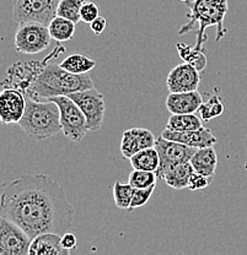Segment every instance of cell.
Masks as SVG:
<instances>
[{
	"label": "cell",
	"instance_id": "6da1fadb",
	"mask_svg": "<svg viewBox=\"0 0 247 255\" xmlns=\"http://www.w3.org/2000/svg\"><path fill=\"white\" fill-rule=\"evenodd\" d=\"M74 214L64 188L48 174H25L2 185L0 217L16 223L31 239L43 233L63 236Z\"/></svg>",
	"mask_w": 247,
	"mask_h": 255
},
{
	"label": "cell",
	"instance_id": "7a4b0ae2",
	"mask_svg": "<svg viewBox=\"0 0 247 255\" xmlns=\"http://www.w3.org/2000/svg\"><path fill=\"white\" fill-rule=\"evenodd\" d=\"M187 5L190 7L188 21L180 28L179 36L196 31L197 39L195 48L199 50H203L204 44L208 41L207 28L217 27V42H220L227 36L228 30L224 26V21L229 9L228 0H193L188 1Z\"/></svg>",
	"mask_w": 247,
	"mask_h": 255
},
{
	"label": "cell",
	"instance_id": "3957f363",
	"mask_svg": "<svg viewBox=\"0 0 247 255\" xmlns=\"http://www.w3.org/2000/svg\"><path fill=\"white\" fill-rule=\"evenodd\" d=\"M94 87V82L87 74H73L57 64L43 66L33 80L26 98H46L49 100L58 96H69L74 92L84 91Z\"/></svg>",
	"mask_w": 247,
	"mask_h": 255
},
{
	"label": "cell",
	"instance_id": "277c9868",
	"mask_svg": "<svg viewBox=\"0 0 247 255\" xmlns=\"http://www.w3.org/2000/svg\"><path fill=\"white\" fill-rule=\"evenodd\" d=\"M21 129L34 140H46L62 131L60 112L52 101L39 102L28 97L26 110L18 123Z\"/></svg>",
	"mask_w": 247,
	"mask_h": 255
},
{
	"label": "cell",
	"instance_id": "5b68a950",
	"mask_svg": "<svg viewBox=\"0 0 247 255\" xmlns=\"http://www.w3.org/2000/svg\"><path fill=\"white\" fill-rule=\"evenodd\" d=\"M49 101L54 102L59 108L62 131L65 137L71 141L80 142L86 132L90 131L86 117L82 113L80 107L69 96L52 97Z\"/></svg>",
	"mask_w": 247,
	"mask_h": 255
},
{
	"label": "cell",
	"instance_id": "8992f818",
	"mask_svg": "<svg viewBox=\"0 0 247 255\" xmlns=\"http://www.w3.org/2000/svg\"><path fill=\"white\" fill-rule=\"evenodd\" d=\"M52 36H50L48 26L41 22L18 23L15 33L14 44L18 53L23 54H38L50 46Z\"/></svg>",
	"mask_w": 247,
	"mask_h": 255
},
{
	"label": "cell",
	"instance_id": "52a82bcc",
	"mask_svg": "<svg viewBox=\"0 0 247 255\" xmlns=\"http://www.w3.org/2000/svg\"><path fill=\"white\" fill-rule=\"evenodd\" d=\"M60 0H12V20L16 23L41 22L49 25L57 16V7Z\"/></svg>",
	"mask_w": 247,
	"mask_h": 255
},
{
	"label": "cell",
	"instance_id": "ba28073f",
	"mask_svg": "<svg viewBox=\"0 0 247 255\" xmlns=\"http://www.w3.org/2000/svg\"><path fill=\"white\" fill-rule=\"evenodd\" d=\"M69 97L80 107L87 121V127L90 131H99L105 119L106 105L105 98L96 89L84 90V91L74 92Z\"/></svg>",
	"mask_w": 247,
	"mask_h": 255
},
{
	"label": "cell",
	"instance_id": "9c48e42d",
	"mask_svg": "<svg viewBox=\"0 0 247 255\" xmlns=\"http://www.w3.org/2000/svg\"><path fill=\"white\" fill-rule=\"evenodd\" d=\"M30 236L16 223L0 217V255L30 254Z\"/></svg>",
	"mask_w": 247,
	"mask_h": 255
},
{
	"label": "cell",
	"instance_id": "30bf717a",
	"mask_svg": "<svg viewBox=\"0 0 247 255\" xmlns=\"http://www.w3.org/2000/svg\"><path fill=\"white\" fill-rule=\"evenodd\" d=\"M155 148L158 150L159 157H160V166L156 171L159 179H163L165 172L171 167L180 163H185V162H190L193 153L197 150V148L190 147V146L183 145V143L165 139L163 135L156 137Z\"/></svg>",
	"mask_w": 247,
	"mask_h": 255
},
{
	"label": "cell",
	"instance_id": "8fae6325",
	"mask_svg": "<svg viewBox=\"0 0 247 255\" xmlns=\"http://www.w3.org/2000/svg\"><path fill=\"white\" fill-rule=\"evenodd\" d=\"M48 58L43 62L38 60H31V62H17L9 66L6 71L4 81H2V89H15L22 92L23 95H27L33 80L38 75L39 71L43 69L48 62Z\"/></svg>",
	"mask_w": 247,
	"mask_h": 255
},
{
	"label": "cell",
	"instance_id": "7c38bea8",
	"mask_svg": "<svg viewBox=\"0 0 247 255\" xmlns=\"http://www.w3.org/2000/svg\"><path fill=\"white\" fill-rule=\"evenodd\" d=\"M26 96L15 89H2L0 94V121L4 124H18L26 110Z\"/></svg>",
	"mask_w": 247,
	"mask_h": 255
},
{
	"label": "cell",
	"instance_id": "4fadbf2b",
	"mask_svg": "<svg viewBox=\"0 0 247 255\" xmlns=\"http://www.w3.org/2000/svg\"><path fill=\"white\" fill-rule=\"evenodd\" d=\"M201 71L188 63L175 66L169 73L166 86L170 92H188L198 90L201 84Z\"/></svg>",
	"mask_w": 247,
	"mask_h": 255
},
{
	"label": "cell",
	"instance_id": "5bb4252c",
	"mask_svg": "<svg viewBox=\"0 0 247 255\" xmlns=\"http://www.w3.org/2000/svg\"><path fill=\"white\" fill-rule=\"evenodd\" d=\"M156 136L145 128H131L122 135L121 152L123 157L129 159L133 155L148 147L155 146Z\"/></svg>",
	"mask_w": 247,
	"mask_h": 255
},
{
	"label": "cell",
	"instance_id": "9a60e30c",
	"mask_svg": "<svg viewBox=\"0 0 247 255\" xmlns=\"http://www.w3.org/2000/svg\"><path fill=\"white\" fill-rule=\"evenodd\" d=\"M161 135L165 139L172 140V141L183 143V145L195 148L214 146L218 142L217 136L212 132V130L204 127L197 130H188V131H174V130H170L166 128Z\"/></svg>",
	"mask_w": 247,
	"mask_h": 255
},
{
	"label": "cell",
	"instance_id": "2e32d148",
	"mask_svg": "<svg viewBox=\"0 0 247 255\" xmlns=\"http://www.w3.org/2000/svg\"><path fill=\"white\" fill-rule=\"evenodd\" d=\"M203 103L198 90L188 92H170L166 98V108L171 114L197 113Z\"/></svg>",
	"mask_w": 247,
	"mask_h": 255
},
{
	"label": "cell",
	"instance_id": "e0dca14e",
	"mask_svg": "<svg viewBox=\"0 0 247 255\" xmlns=\"http://www.w3.org/2000/svg\"><path fill=\"white\" fill-rule=\"evenodd\" d=\"M71 252L62 246V236L58 233H43L31 242V255H68Z\"/></svg>",
	"mask_w": 247,
	"mask_h": 255
},
{
	"label": "cell",
	"instance_id": "ac0fdd59",
	"mask_svg": "<svg viewBox=\"0 0 247 255\" xmlns=\"http://www.w3.org/2000/svg\"><path fill=\"white\" fill-rule=\"evenodd\" d=\"M190 162L195 172L208 177H214L218 166V155L214 146L197 148Z\"/></svg>",
	"mask_w": 247,
	"mask_h": 255
},
{
	"label": "cell",
	"instance_id": "d6986e66",
	"mask_svg": "<svg viewBox=\"0 0 247 255\" xmlns=\"http://www.w3.org/2000/svg\"><path fill=\"white\" fill-rule=\"evenodd\" d=\"M193 173H195V169H193L191 162H185V163L176 164L167 169L165 172L163 180L174 189H183V188H188V183H190Z\"/></svg>",
	"mask_w": 247,
	"mask_h": 255
},
{
	"label": "cell",
	"instance_id": "ffe728a7",
	"mask_svg": "<svg viewBox=\"0 0 247 255\" xmlns=\"http://www.w3.org/2000/svg\"><path fill=\"white\" fill-rule=\"evenodd\" d=\"M131 164L133 169H143V171L156 172L160 166V157H159L158 150L154 147H148L139 151L131 158Z\"/></svg>",
	"mask_w": 247,
	"mask_h": 255
},
{
	"label": "cell",
	"instance_id": "44dd1931",
	"mask_svg": "<svg viewBox=\"0 0 247 255\" xmlns=\"http://www.w3.org/2000/svg\"><path fill=\"white\" fill-rule=\"evenodd\" d=\"M75 25L76 23L71 20L62 17V16H55L48 25L52 39H54L58 43L70 41L75 33Z\"/></svg>",
	"mask_w": 247,
	"mask_h": 255
},
{
	"label": "cell",
	"instance_id": "7402d4cb",
	"mask_svg": "<svg viewBox=\"0 0 247 255\" xmlns=\"http://www.w3.org/2000/svg\"><path fill=\"white\" fill-rule=\"evenodd\" d=\"M166 128L174 131H188L203 128L202 118L196 113L172 114L167 121Z\"/></svg>",
	"mask_w": 247,
	"mask_h": 255
},
{
	"label": "cell",
	"instance_id": "603a6c76",
	"mask_svg": "<svg viewBox=\"0 0 247 255\" xmlns=\"http://www.w3.org/2000/svg\"><path fill=\"white\" fill-rule=\"evenodd\" d=\"M59 65L69 73L81 75V74H89L90 71L94 70V68L96 66V62L92 58L86 57V55L71 54L66 57Z\"/></svg>",
	"mask_w": 247,
	"mask_h": 255
},
{
	"label": "cell",
	"instance_id": "cb8c5ba5",
	"mask_svg": "<svg viewBox=\"0 0 247 255\" xmlns=\"http://www.w3.org/2000/svg\"><path fill=\"white\" fill-rule=\"evenodd\" d=\"M176 48L177 53H179L180 58H181L183 62L195 66L198 71H203L206 69L208 60H207V57L203 50H199L197 48L191 47L188 44L182 43V42L177 43Z\"/></svg>",
	"mask_w": 247,
	"mask_h": 255
},
{
	"label": "cell",
	"instance_id": "d4e9b609",
	"mask_svg": "<svg viewBox=\"0 0 247 255\" xmlns=\"http://www.w3.org/2000/svg\"><path fill=\"white\" fill-rule=\"evenodd\" d=\"M133 194H134V187L129 182H116L113 184V199H115V204L118 209H131Z\"/></svg>",
	"mask_w": 247,
	"mask_h": 255
},
{
	"label": "cell",
	"instance_id": "484cf974",
	"mask_svg": "<svg viewBox=\"0 0 247 255\" xmlns=\"http://www.w3.org/2000/svg\"><path fill=\"white\" fill-rule=\"evenodd\" d=\"M224 103H223L222 98L219 96L214 95L209 98L207 102L202 103L201 108H199L198 114L202 118V121L209 122L212 119L218 118L224 113Z\"/></svg>",
	"mask_w": 247,
	"mask_h": 255
},
{
	"label": "cell",
	"instance_id": "4316f807",
	"mask_svg": "<svg viewBox=\"0 0 247 255\" xmlns=\"http://www.w3.org/2000/svg\"><path fill=\"white\" fill-rule=\"evenodd\" d=\"M85 0H60L57 7V16L71 20L73 22H80V10Z\"/></svg>",
	"mask_w": 247,
	"mask_h": 255
},
{
	"label": "cell",
	"instance_id": "83f0119b",
	"mask_svg": "<svg viewBox=\"0 0 247 255\" xmlns=\"http://www.w3.org/2000/svg\"><path fill=\"white\" fill-rule=\"evenodd\" d=\"M158 179L159 178L156 172L133 169L132 173L129 174L128 182L131 183L135 189H139V188H149L151 185H155Z\"/></svg>",
	"mask_w": 247,
	"mask_h": 255
},
{
	"label": "cell",
	"instance_id": "f1b7e54d",
	"mask_svg": "<svg viewBox=\"0 0 247 255\" xmlns=\"http://www.w3.org/2000/svg\"><path fill=\"white\" fill-rule=\"evenodd\" d=\"M154 191H155V185H151L149 188H139V189L134 188V194H133L131 209L129 210L140 209V207L147 205L148 201L153 196Z\"/></svg>",
	"mask_w": 247,
	"mask_h": 255
},
{
	"label": "cell",
	"instance_id": "f546056e",
	"mask_svg": "<svg viewBox=\"0 0 247 255\" xmlns=\"http://www.w3.org/2000/svg\"><path fill=\"white\" fill-rule=\"evenodd\" d=\"M100 16V6L92 1H85L80 10L81 22L91 23Z\"/></svg>",
	"mask_w": 247,
	"mask_h": 255
},
{
	"label": "cell",
	"instance_id": "4dcf8cb0",
	"mask_svg": "<svg viewBox=\"0 0 247 255\" xmlns=\"http://www.w3.org/2000/svg\"><path fill=\"white\" fill-rule=\"evenodd\" d=\"M214 177H208V175H204L201 173H195L192 174L191 177L190 183H188V189L190 190H202V189H206L207 187H209L213 180Z\"/></svg>",
	"mask_w": 247,
	"mask_h": 255
},
{
	"label": "cell",
	"instance_id": "1f68e13d",
	"mask_svg": "<svg viewBox=\"0 0 247 255\" xmlns=\"http://www.w3.org/2000/svg\"><path fill=\"white\" fill-rule=\"evenodd\" d=\"M62 246L64 247L65 249H68L69 252L75 251L76 247H78V239H76V236L71 232H65L64 235L62 236Z\"/></svg>",
	"mask_w": 247,
	"mask_h": 255
},
{
	"label": "cell",
	"instance_id": "d6a6232c",
	"mask_svg": "<svg viewBox=\"0 0 247 255\" xmlns=\"http://www.w3.org/2000/svg\"><path fill=\"white\" fill-rule=\"evenodd\" d=\"M106 26H107V21H106V18L101 15L97 18H95L91 23H90L91 31L94 32L95 34H97V36L106 30Z\"/></svg>",
	"mask_w": 247,
	"mask_h": 255
},
{
	"label": "cell",
	"instance_id": "836d02e7",
	"mask_svg": "<svg viewBox=\"0 0 247 255\" xmlns=\"http://www.w3.org/2000/svg\"><path fill=\"white\" fill-rule=\"evenodd\" d=\"M245 147H246V151H247V132H246V137H245Z\"/></svg>",
	"mask_w": 247,
	"mask_h": 255
},
{
	"label": "cell",
	"instance_id": "e575fe53",
	"mask_svg": "<svg viewBox=\"0 0 247 255\" xmlns=\"http://www.w3.org/2000/svg\"><path fill=\"white\" fill-rule=\"evenodd\" d=\"M179 1H181V2H186V4H187L188 1H191V0H179Z\"/></svg>",
	"mask_w": 247,
	"mask_h": 255
}]
</instances>
